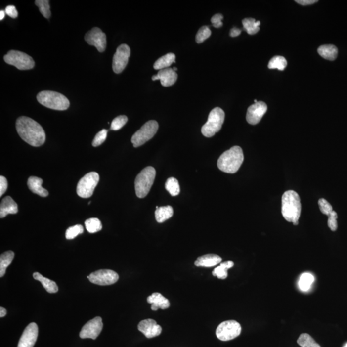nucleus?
<instances>
[{
    "label": "nucleus",
    "instance_id": "obj_1",
    "mask_svg": "<svg viewBox=\"0 0 347 347\" xmlns=\"http://www.w3.org/2000/svg\"><path fill=\"white\" fill-rule=\"evenodd\" d=\"M16 130L19 136L25 142L33 147H40L44 144L46 134L43 128L31 118L20 117L16 121Z\"/></svg>",
    "mask_w": 347,
    "mask_h": 347
},
{
    "label": "nucleus",
    "instance_id": "obj_2",
    "mask_svg": "<svg viewBox=\"0 0 347 347\" xmlns=\"http://www.w3.org/2000/svg\"><path fill=\"white\" fill-rule=\"evenodd\" d=\"M302 206L301 198L294 190L285 192L282 197V214L288 222L297 226L301 217Z\"/></svg>",
    "mask_w": 347,
    "mask_h": 347
},
{
    "label": "nucleus",
    "instance_id": "obj_3",
    "mask_svg": "<svg viewBox=\"0 0 347 347\" xmlns=\"http://www.w3.org/2000/svg\"><path fill=\"white\" fill-rule=\"evenodd\" d=\"M244 161L243 149L239 146H233L221 154L217 161V167L222 172L236 173Z\"/></svg>",
    "mask_w": 347,
    "mask_h": 347
},
{
    "label": "nucleus",
    "instance_id": "obj_4",
    "mask_svg": "<svg viewBox=\"0 0 347 347\" xmlns=\"http://www.w3.org/2000/svg\"><path fill=\"white\" fill-rule=\"evenodd\" d=\"M37 100L43 106L54 110H66L70 106V101L68 98L55 91H41L38 94Z\"/></svg>",
    "mask_w": 347,
    "mask_h": 347
},
{
    "label": "nucleus",
    "instance_id": "obj_5",
    "mask_svg": "<svg viewBox=\"0 0 347 347\" xmlns=\"http://www.w3.org/2000/svg\"><path fill=\"white\" fill-rule=\"evenodd\" d=\"M156 177V170L153 167H147L141 171L135 179V191L137 197L143 198L149 194Z\"/></svg>",
    "mask_w": 347,
    "mask_h": 347
},
{
    "label": "nucleus",
    "instance_id": "obj_6",
    "mask_svg": "<svg viewBox=\"0 0 347 347\" xmlns=\"http://www.w3.org/2000/svg\"><path fill=\"white\" fill-rule=\"evenodd\" d=\"M225 119V113L221 108H215L211 111L208 121L201 128L203 136L211 138L222 128Z\"/></svg>",
    "mask_w": 347,
    "mask_h": 347
},
{
    "label": "nucleus",
    "instance_id": "obj_7",
    "mask_svg": "<svg viewBox=\"0 0 347 347\" xmlns=\"http://www.w3.org/2000/svg\"><path fill=\"white\" fill-rule=\"evenodd\" d=\"M4 61L20 70H31L35 66L34 59L30 55L17 50L8 51L4 56Z\"/></svg>",
    "mask_w": 347,
    "mask_h": 347
},
{
    "label": "nucleus",
    "instance_id": "obj_8",
    "mask_svg": "<svg viewBox=\"0 0 347 347\" xmlns=\"http://www.w3.org/2000/svg\"><path fill=\"white\" fill-rule=\"evenodd\" d=\"M158 122L150 121L146 122L140 130H137L132 136L131 142L134 147H138L144 144L147 141L153 138L158 131Z\"/></svg>",
    "mask_w": 347,
    "mask_h": 347
},
{
    "label": "nucleus",
    "instance_id": "obj_9",
    "mask_svg": "<svg viewBox=\"0 0 347 347\" xmlns=\"http://www.w3.org/2000/svg\"><path fill=\"white\" fill-rule=\"evenodd\" d=\"M99 181V175L95 172L87 173L79 181L77 194L82 198H89Z\"/></svg>",
    "mask_w": 347,
    "mask_h": 347
},
{
    "label": "nucleus",
    "instance_id": "obj_10",
    "mask_svg": "<svg viewBox=\"0 0 347 347\" xmlns=\"http://www.w3.org/2000/svg\"><path fill=\"white\" fill-rule=\"evenodd\" d=\"M241 326L235 320L223 321L218 325L216 329V336L218 340L227 342L235 339L241 333Z\"/></svg>",
    "mask_w": 347,
    "mask_h": 347
},
{
    "label": "nucleus",
    "instance_id": "obj_11",
    "mask_svg": "<svg viewBox=\"0 0 347 347\" xmlns=\"http://www.w3.org/2000/svg\"><path fill=\"white\" fill-rule=\"evenodd\" d=\"M87 277L93 284L109 286L115 284L119 280V276L113 270L100 269L90 274Z\"/></svg>",
    "mask_w": 347,
    "mask_h": 347
},
{
    "label": "nucleus",
    "instance_id": "obj_12",
    "mask_svg": "<svg viewBox=\"0 0 347 347\" xmlns=\"http://www.w3.org/2000/svg\"><path fill=\"white\" fill-rule=\"evenodd\" d=\"M130 54V50L128 45L123 44L118 47L113 56L112 65L113 70L116 74H121L125 69L128 63Z\"/></svg>",
    "mask_w": 347,
    "mask_h": 347
},
{
    "label": "nucleus",
    "instance_id": "obj_13",
    "mask_svg": "<svg viewBox=\"0 0 347 347\" xmlns=\"http://www.w3.org/2000/svg\"><path fill=\"white\" fill-rule=\"evenodd\" d=\"M103 328V323L101 317H95L92 320L87 321L84 325L79 333V336L82 339L91 338L95 340L101 333Z\"/></svg>",
    "mask_w": 347,
    "mask_h": 347
},
{
    "label": "nucleus",
    "instance_id": "obj_14",
    "mask_svg": "<svg viewBox=\"0 0 347 347\" xmlns=\"http://www.w3.org/2000/svg\"><path fill=\"white\" fill-rule=\"evenodd\" d=\"M86 42L95 47L99 52H103L106 48V36L102 30L98 27H94L91 31L87 32L85 35Z\"/></svg>",
    "mask_w": 347,
    "mask_h": 347
},
{
    "label": "nucleus",
    "instance_id": "obj_15",
    "mask_svg": "<svg viewBox=\"0 0 347 347\" xmlns=\"http://www.w3.org/2000/svg\"><path fill=\"white\" fill-rule=\"evenodd\" d=\"M267 110V106L265 102L260 101L255 103L248 109L246 121L251 125H256L262 119Z\"/></svg>",
    "mask_w": 347,
    "mask_h": 347
},
{
    "label": "nucleus",
    "instance_id": "obj_16",
    "mask_svg": "<svg viewBox=\"0 0 347 347\" xmlns=\"http://www.w3.org/2000/svg\"><path fill=\"white\" fill-rule=\"evenodd\" d=\"M38 336V325L34 322L30 323L23 331L19 341L18 347H34Z\"/></svg>",
    "mask_w": 347,
    "mask_h": 347
},
{
    "label": "nucleus",
    "instance_id": "obj_17",
    "mask_svg": "<svg viewBox=\"0 0 347 347\" xmlns=\"http://www.w3.org/2000/svg\"><path fill=\"white\" fill-rule=\"evenodd\" d=\"M139 331L147 338H153L159 336L162 331V328L153 319H147L141 321L138 325Z\"/></svg>",
    "mask_w": 347,
    "mask_h": 347
},
{
    "label": "nucleus",
    "instance_id": "obj_18",
    "mask_svg": "<svg viewBox=\"0 0 347 347\" xmlns=\"http://www.w3.org/2000/svg\"><path fill=\"white\" fill-rule=\"evenodd\" d=\"M177 74L171 68L161 70L158 74L152 77L153 81L160 80L163 87H171L177 81Z\"/></svg>",
    "mask_w": 347,
    "mask_h": 347
},
{
    "label": "nucleus",
    "instance_id": "obj_19",
    "mask_svg": "<svg viewBox=\"0 0 347 347\" xmlns=\"http://www.w3.org/2000/svg\"><path fill=\"white\" fill-rule=\"evenodd\" d=\"M148 303L151 304V309L157 310L158 308L166 309L170 307V302L168 299L160 293H154L147 297Z\"/></svg>",
    "mask_w": 347,
    "mask_h": 347
},
{
    "label": "nucleus",
    "instance_id": "obj_20",
    "mask_svg": "<svg viewBox=\"0 0 347 347\" xmlns=\"http://www.w3.org/2000/svg\"><path fill=\"white\" fill-rule=\"evenodd\" d=\"M18 212V205L11 197L6 196L3 199L0 205V217L4 218L8 214H16Z\"/></svg>",
    "mask_w": 347,
    "mask_h": 347
},
{
    "label": "nucleus",
    "instance_id": "obj_21",
    "mask_svg": "<svg viewBox=\"0 0 347 347\" xmlns=\"http://www.w3.org/2000/svg\"><path fill=\"white\" fill-rule=\"evenodd\" d=\"M222 262V258L216 254H207L199 257L194 264L198 267H211Z\"/></svg>",
    "mask_w": 347,
    "mask_h": 347
},
{
    "label": "nucleus",
    "instance_id": "obj_22",
    "mask_svg": "<svg viewBox=\"0 0 347 347\" xmlns=\"http://www.w3.org/2000/svg\"><path fill=\"white\" fill-rule=\"evenodd\" d=\"M43 183V181L40 177L31 176L28 179L27 185L29 189L34 194L42 197L48 196V192L45 188L42 187Z\"/></svg>",
    "mask_w": 347,
    "mask_h": 347
},
{
    "label": "nucleus",
    "instance_id": "obj_23",
    "mask_svg": "<svg viewBox=\"0 0 347 347\" xmlns=\"http://www.w3.org/2000/svg\"><path fill=\"white\" fill-rule=\"evenodd\" d=\"M318 52L321 57L329 61H334L338 56L337 47L333 44L322 45L319 47Z\"/></svg>",
    "mask_w": 347,
    "mask_h": 347
},
{
    "label": "nucleus",
    "instance_id": "obj_24",
    "mask_svg": "<svg viewBox=\"0 0 347 347\" xmlns=\"http://www.w3.org/2000/svg\"><path fill=\"white\" fill-rule=\"evenodd\" d=\"M33 277L34 279L38 280V281L42 283L43 286L46 289L47 292L49 293H55L59 290L56 283L53 281V280L49 279V278L44 277V276L41 275V274L38 273V272L34 273Z\"/></svg>",
    "mask_w": 347,
    "mask_h": 347
},
{
    "label": "nucleus",
    "instance_id": "obj_25",
    "mask_svg": "<svg viewBox=\"0 0 347 347\" xmlns=\"http://www.w3.org/2000/svg\"><path fill=\"white\" fill-rule=\"evenodd\" d=\"M174 211L171 206H165V207H158L155 211V217L156 221L162 223L169 218L172 217Z\"/></svg>",
    "mask_w": 347,
    "mask_h": 347
},
{
    "label": "nucleus",
    "instance_id": "obj_26",
    "mask_svg": "<svg viewBox=\"0 0 347 347\" xmlns=\"http://www.w3.org/2000/svg\"><path fill=\"white\" fill-rule=\"evenodd\" d=\"M175 61V55L173 53H167L162 57L159 58L154 64V68L155 70H163L168 68Z\"/></svg>",
    "mask_w": 347,
    "mask_h": 347
},
{
    "label": "nucleus",
    "instance_id": "obj_27",
    "mask_svg": "<svg viewBox=\"0 0 347 347\" xmlns=\"http://www.w3.org/2000/svg\"><path fill=\"white\" fill-rule=\"evenodd\" d=\"M14 257V253L12 251L4 252L0 256V277L5 275L6 269L12 263Z\"/></svg>",
    "mask_w": 347,
    "mask_h": 347
},
{
    "label": "nucleus",
    "instance_id": "obj_28",
    "mask_svg": "<svg viewBox=\"0 0 347 347\" xmlns=\"http://www.w3.org/2000/svg\"><path fill=\"white\" fill-rule=\"evenodd\" d=\"M233 265H234V263L232 261H227V262L220 263L218 267L214 269L212 272V275L214 276H217L219 279H226L228 276V270L233 267Z\"/></svg>",
    "mask_w": 347,
    "mask_h": 347
},
{
    "label": "nucleus",
    "instance_id": "obj_29",
    "mask_svg": "<svg viewBox=\"0 0 347 347\" xmlns=\"http://www.w3.org/2000/svg\"><path fill=\"white\" fill-rule=\"evenodd\" d=\"M243 25L244 30L248 32L250 35L256 34L260 30L259 25L260 22L256 21L254 18H245L243 20Z\"/></svg>",
    "mask_w": 347,
    "mask_h": 347
},
{
    "label": "nucleus",
    "instance_id": "obj_30",
    "mask_svg": "<svg viewBox=\"0 0 347 347\" xmlns=\"http://www.w3.org/2000/svg\"><path fill=\"white\" fill-rule=\"evenodd\" d=\"M314 278L310 273H305L302 274L300 278L299 286L300 289L303 291L309 290L312 283L314 282Z\"/></svg>",
    "mask_w": 347,
    "mask_h": 347
},
{
    "label": "nucleus",
    "instance_id": "obj_31",
    "mask_svg": "<svg viewBox=\"0 0 347 347\" xmlns=\"http://www.w3.org/2000/svg\"><path fill=\"white\" fill-rule=\"evenodd\" d=\"M298 344L302 347H321L313 338L307 333H303L297 340Z\"/></svg>",
    "mask_w": 347,
    "mask_h": 347
},
{
    "label": "nucleus",
    "instance_id": "obj_32",
    "mask_svg": "<svg viewBox=\"0 0 347 347\" xmlns=\"http://www.w3.org/2000/svg\"><path fill=\"white\" fill-rule=\"evenodd\" d=\"M287 64L288 63L284 57L275 56L270 60L268 68L269 69H277L283 71L286 68Z\"/></svg>",
    "mask_w": 347,
    "mask_h": 347
},
{
    "label": "nucleus",
    "instance_id": "obj_33",
    "mask_svg": "<svg viewBox=\"0 0 347 347\" xmlns=\"http://www.w3.org/2000/svg\"><path fill=\"white\" fill-rule=\"evenodd\" d=\"M165 187L172 196H176L179 194V182L174 177H170L167 179Z\"/></svg>",
    "mask_w": 347,
    "mask_h": 347
},
{
    "label": "nucleus",
    "instance_id": "obj_34",
    "mask_svg": "<svg viewBox=\"0 0 347 347\" xmlns=\"http://www.w3.org/2000/svg\"><path fill=\"white\" fill-rule=\"evenodd\" d=\"M86 228L88 232L94 233L102 230L101 222L97 218H90L85 221Z\"/></svg>",
    "mask_w": 347,
    "mask_h": 347
},
{
    "label": "nucleus",
    "instance_id": "obj_35",
    "mask_svg": "<svg viewBox=\"0 0 347 347\" xmlns=\"http://www.w3.org/2000/svg\"><path fill=\"white\" fill-rule=\"evenodd\" d=\"M35 4L38 6L40 12L42 13L44 18H50V8L48 0H36Z\"/></svg>",
    "mask_w": 347,
    "mask_h": 347
},
{
    "label": "nucleus",
    "instance_id": "obj_36",
    "mask_svg": "<svg viewBox=\"0 0 347 347\" xmlns=\"http://www.w3.org/2000/svg\"><path fill=\"white\" fill-rule=\"evenodd\" d=\"M83 231L84 228L82 225H75V226H71L67 229L66 231V238L68 240L74 239L77 235L83 233Z\"/></svg>",
    "mask_w": 347,
    "mask_h": 347
},
{
    "label": "nucleus",
    "instance_id": "obj_37",
    "mask_svg": "<svg viewBox=\"0 0 347 347\" xmlns=\"http://www.w3.org/2000/svg\"><path fill=\"white\" fill-rule=\"evenodd\" d=\"M211 35V31L208 26H203L196 34V41L198 44L201 43Z\"/></svg>",
    "mask_w": 347,
    "mask_h": 347
},
{
    "label": "nucleus",
    "instance_id": "obj_38",
    "mask_svg": "<svg viewBox=\"0 0 347 347\" xmlns=\"http://www.w3.org/2000/svg\"><path fill=\"white\" fill-rule=\"evenodd\" d=\"M128 121V117L125 115H121L116 117L111 122V130H118L123 128Z\"/></svg>",
    "mask_w": 347,
    "mask_h": 347
},
{
    "label": "nucleus",
    "instance_id": "obj_39",
    "mask_svg": "<svg viewBox=\"0 0 347 347\" xmlns=\"http://www.w3.org/2000/svg\"><path fill=\"white\" fill-rule=\"evenodd\" d=\"M108 130H102L98 132L97 134H96L95 138L93 142H92V145L93 147H98L99 145L102 144L104 142L105 140H106L107 134H108Z\"/></svg>",
    "mask_w": 347,
    "mask_h": 347
},
{
    "label": "nucleus",
    "instance_id": "obj_40",
    "mask_svg": "<svg viewBox=\"0 0 347 347\" xmlns=\"http://www.w3.org/2000/svg\"><path fill=\"white\" fill-rule=\"evenodd\" d=\"M318 205L321 213L325 214V215L329 216L333 211V207L326 199L323 198L319 199Z\"/></svg>",
    "mask_w": 347,
    "mask_h": 347
},
{
    "label": "nucleus",
    "instance_id": "obj_41",
    "mask_svg": "<svg viewBox=\"0 0 347 347\" xmlns=\"http://www.w3.org/2000/svg\"><path fill=\"white\" fill-rule=\"evenodd\" d=\"M338 214L335 211H333L328 216V226L332 231H336L338 228Z\"/></svg>",
    "mask_w": 347,
    "mask_h": 347
},
{
    "label": "nucleus",
    "instance_id": "obj_42",
    "mask_svg": "<svg viewBox=\"0 0 347 347\" xmlns=\"http://www.w3.org/2000/svg\"><path fill=\"white\" fill-rule=\"evenodd\" d=\"M222 19H223V16H222V14H217L214 15L211 19L212 25H213L214 27L217 28V29L221 27L222 25H223L222 22Z\"/></svg>",
    "mask_w": 347,
    "mask_h": 347
},
{
    "label": "nucleus",
    "instance_id": "obj_43",
    "mask_svg": "<svg viewBox=\"0 0 347 347\" xmlns=\"http://www.w3.org/2000/svg\"><path fill=\"white\" fill-rule=\"evenodd\" d=\"M8 188L7 180L3 175L0 176V196L5 194Z\"/></svg>",
    "mask_w": 347,
    "mask_h": 347
},
{
    "label": "nucleus",
    "instance_id": "obj_44",
    "mask_svg": "<svg viewBox=\"0 0 347 347\" xmlns=\"http://www.w3.org/2000/svg\"><path fill=\"white\" fill-rule=\"evenodd\" d=\"M5 13L12 18H16L18 16V12L14 5H8L5 8Z\"/></svg>",
    "mask_w": 347,
    "mask_h": 347
},
{
    "label": "nucleus",
    "instance_id": "obj_45",
    "mask_svg": "<svg viewBox=\"0 0 347 347\" xmlns=\"http://www.w3.org/2000/svg\"><path fill=\"white\" fill-rule=\"evenodd\" d=\"M295 2H297L300 5L305 6L312 5V4L317 3L318 1L317 0H297Z\"/></svg>",
    "mask_w": 347,
    "mask_h": 347
},
{
    "label": "nucleus",
    "instance_id": "obj_46",
    "mask_svg": "<svg viewBox=\"0 0 347 347\" xmlns=\"http://www.w3.org/2000/svg\"><path fill=\"white\" fill-rule=\"evenodd\" d=\"M241 33V30L238 29V28H233L230 31V35L231 37H237L239 36Z\"/></svg>",
    "mask_w": 347,
    "mask_h": 347
},
{
    "label": "nucleus",
    "instance_id": "obj_47",
    "mask_svg": "<svg viewBox=\"0 0 347 347\" xmlns=\"http://www.w3.org/2000/svg\"><path fill=\"white\" fill-rule=\"evenodd\" d=\"M6 313H7V311H6L5 308L2 307H0V317H1V318L5 317Z\"/></svg>",
    "mask_w": 347,
    "mask_h": 347
},
{
    "label": "nucleus",
    "instance_id": "obj_48",
    "mask_svg": "<svg viewBox=\"0 0 347 347\" xmlns=\"http://www.w3.org/2000/svg\"><path fill=\"white\" fill-rule=\"evenodd\" d=\"M5 11H4V10H1V11H0V20H3L4 18H5Z\"/></svg>",
    "mask_w": 347,
    "mask_h": 347
},
{
    "label": "nucleus",
    "instance_id": "obj_49",
    "mask_svg": "<svg viewBox=\"0 0 347 347\" xmlns=\"http://www.w3.org/2000/svg\"><path fill=\"white\" fill-rule=\"evenodd\" d=\"M173 70H174L175 72V71L177 70V68L174 67V68H173Z\"/></svg>",
    "mask_w": 347,
    "mask_h": 347
},
{
    "label": "nucleus",
    "instance_id": "obj_50",
    "mask_svg": "<svg viewBox=\"0 0 347 347\" xmlns=\"http://www.w3.org/2000/svg\"><path fill=\"white\" fill-rule=\"evenodd\" d=\"M344 347H347V344L344 346Z\"/></svg>",
    "mask_w": 347,
    "mask_h": 347
},
{
    "label": "nucleus",
    "instance_id": "obj_51",
    "mask_svg": "<svg viewBox=\"0 0 347 347\" xmlns=\"http://www.w3.org/2000/svg\"><path fill=\"white\" fill-rule=\"evenodd\" d=\"M90 203H91V201H89V202L88 203V205H90Z\"/></svg>",
    "mask_w": 347,
    "mask_h": 347
}]
</instances>
